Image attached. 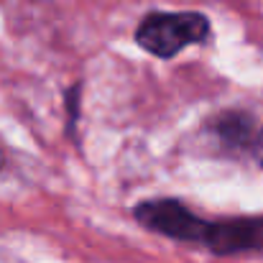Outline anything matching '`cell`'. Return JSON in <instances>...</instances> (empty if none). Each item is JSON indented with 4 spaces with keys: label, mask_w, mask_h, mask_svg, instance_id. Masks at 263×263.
I'll return each mask as SVG.
<instances>
[{
    "label": "cell",
    "mask_w": 263,
    "mask_h": 263,
    "mask_svg": "<svg viewBox=\"0 0 263 263\" xmlns=\"http://www.w3.org/2000/svg\"><path fill=\"white\" fill-rule=\"evenodd\" d=\"M210 36V21L202 13H151L141 21L136 41L154 57L169 59L189 44H202Z\"/></svg>",
    "instance_id": "6da1fadb"
},
{
    "label": "cell",
    "mask_w": 263,
    "mask_h": 263,
    "mask_svg": "<svg viewBox=\"0 0 263 263\" xmlns=\"http://www.w3.org/2000/svg\"><path fill=\"white\" fill-rule=\"evenodd\" d=\"M253 154H256V159L263 164V130L256 136V141H253Z\"/></svg>",
    "instance_id": "277c9868"
},
{
    "label": "cell",
    "mask_w": 263,
    "mask_h": 263,
    "mask_svg": "<svg viewBox=\"0 0 263 263\" xmlns=\"http://www.w3.org/2000/svg\"><path fill=\"white\" fill-rule=\"evenodd\" d=\"M136 220L161 235H169L176 240H189V243H202L207 220L197 217L194 212H189L184 204H179L174 199H154V202H143L136 207Z\"/></svg>",
    "instance_id": "7a4b0ae2"
},
{
    "label": "cell",
    "mask_w": 263,
    "mask_h": 263,
    "mask_svg": "<svg viewBox=\"0 0 263 263\" xmlns=\"http://www.w3.org/2000/svg\"><path fill=\"white\" fill-rule=\"evenodd\" d=\"M202 246L215 253L263 251V217H243L228 222H207Z\"/></svg>",
    "instance_id": "3957f363"
}]
</instances>
